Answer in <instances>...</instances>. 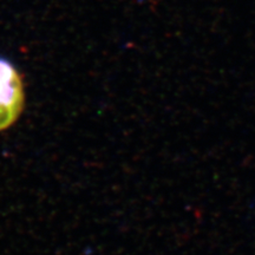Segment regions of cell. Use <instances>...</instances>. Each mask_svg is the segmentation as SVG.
<instances>
[{
    "label": "cell",
    "mask_w": 255,
    "mask_h": 255,
    "mask_svg": "<svg viewBox=\"0 0 255 255\" xmlns=\"http://www.w3.org/2000/svg\"><path fill=\"white\" fill-rule=\"evenodd\" d=\"M25 105L24 83L14 64L0 57V131L17 122Z\"/></svg>",
    "instance_id": "cell-1"
}]
</instances>
